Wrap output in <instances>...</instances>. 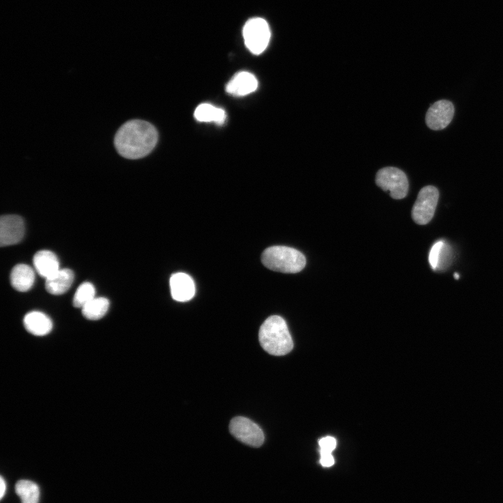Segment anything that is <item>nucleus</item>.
<instances>
[{
	"label": "nucleus",
	"instance_id": "4",
	"mask_svg": "<svg viewBox=\"0 0 503 503\" xmlns=\"http://www.w3.org/2000/svg\"><path fill=\"white\" fill-rule=\"evenodd\" d=\"M242 33L246 47L254 54L262 53L269 43L270 31L268 24L263 18L249 20L243 27Z\"/></svg>",
	"mask_w": 503,
	"mask_h": 503
},
{
	"label": "nucleus",
	"instance_id": "16",
	"mask_svg": "<svg viewBox=\"0 0 503 503\" xmlns=\"http://www.w3.org/2000/svg\"><path fill=\"white\" fill-rule=\"evenodd\" d=\"M452 256L451 248L448 243L440 240L435 242L429 253V263L433 270H442L448 267Z\"/></svg>",
	"mask_w": 503,
	"mask_h": 503
},
{
	"label": "nucleus",
	"instance_id": "13",
	"mask_svg": "<svg viewBox=\"0 0 503 503\" xmlns=\"http://www.w3.org/2000/svg\"><path fill=\"white\" fill-rule=\"evenodd\" d=\"M23 323L25 329L36 336L45 335L52 329L51 319L39 311L28 312L24 317Z\"/></svg>",
	"mask_w": 503,
	"mask_h": 503
},
{
	"label": "nucleus",
	"instance_id": "8",
	"mask_svg": "<svg viewBox=\"0 0 503 503\" xmlns=\"http://www.w3.org/2000/svg\"><path fill=\"white\" fill-rule=\"evenodd\" d=\"M24 224L21 217L15 214L3 215L0 219V245L1 247L18 243L23 238Z\"/></svg>",
	"mask_w": 503,
	"mask_h": 503
},
{
	"label": "nucleus",
	"instance_id": "2",
	"mask_svg": "<svg viewBox=\"0 0 503 503\" xmlns=\"http://www.w3.org/2000/svg\"><path fill=\"white\" fill-rule=\"evenodd\" d=\"M262 348L274 356H284L289 353L293 342L284 319L279 316H269L261 325L258 333Z\"/></svg>",
	"mask_w": 503,
	"mask_h": 503
},
{
	"label": "nucleus",
	"instance_id": "18",
	"mask_svg": "<svg viewBox=\"0 0 503 503\" xmlns=\"http://www.w3.org/2000/svg\"><path fill=\"white\" fill-rule=\"evenodd\" d=\"M110 305L109 300L103 297H95L83 307L82 315L89 320H98L105 316Z\"/></svg>",
	"mask_w": 503,
	"mask_h": 503
},
{
	"label": "nucleus",
	"instance_id": "21",
	"mask_svg": "<svg viewBox=\"0 0 503 503\" xmlns=\"http://www.w3.org/2000/svg\"><path fill=\"white\" fill-rule=\"evenodd\" d=\"M320 452L331 453L336 447L337 442L335 437L327 436L319 441Z\"/></svg>",
	"mask_w": 503,
	"mask_h": 503
},
{
	"label": "nucleus",
	"instance_id": "15",
	"mask_svg": "<svg viewBox=\"0 0 503 503\" xmlns=\"http://www.w3.org/2000/svg\"><path fill=\"white\" fill-rule=\"evenodd\" d=\"M74 279L73 271L68 268L59 269L45 279V289L52 295H61L71 287Z\"/></svg>",
	"mask_w": 503,
	"mask_h": 503
},
{
	"label": "nucleus",
	"instance_id": "17",
	"mask_svg": "<svg viewBox=\"0 0 503 503\" xmlns=\"http://www.w3.org/2000/svg\"><path fill=\"white\" fill-rule=\"evenodd\" d=\"M194 115L198 122H214L218 125L224 124L226 119L224 110L207 103L198 105Z\"/></svg>",
	"mask_w": 503,
	"mask_h": 503
},
{
	"label": "nucleus",
	"instance_id": "1",
	"mask_svg": "<svg viewBox=\"0 0 503 503\" xmlns=\"http://www.w3.org/2000/svg\"><path fill=\"white\" fill-rule=\"evenodd\" d=\"M157 141L158 132L153 124L131 119L119 126L113 137V146L122 158L137 160L150 154Z\"/></svg>",
	"mask_w": 503,
	"mask_h": 503
},
{
	"label": "nucleus",
	"instance_id": "12",
	"mask_svg": "<svg viewBox=\"0 0 503 503\" xmlns=\"http://www.w3.org/2000/svg\"><path fill=\"white\" fill-rule=\"evenodd\" d=\"M33 263L36 272L45 279L60 269L57 256L50 250L37 252L34 256Z\"/></svg>",
	"mask_w": 503,
	"mask_h": 503
},
{
	"label": "nucleus",
	"instance_id": "24",
	"mask_svg": "<svg viewBox=\"0 0 503 503\" xmlns=\"http://www.w3.org/2000/svg\"><path fill=\"white\" fill-rule=\"evenodd\" d=\"M454 276H455V279L459 278V275H458L457 273H455Z\"/></svg>",
	"mask_w": 503,
	"mask_h": 503
},
{
	"label": "nucleus",
	"instance_id": "14",
	"mask_svg": "<svg viewBox=\"0 0 503 503\" xmlns=\"http://www.w3.org/2000/svg\"><path fill=\"white\" fill-rule=\"evenodd\" d=\"M34 279V271L31 267L27 264H17L11 270L10 284L18 291L24 292L29 291L32 287Z\"/></svg>",
	"mask_w": 503,
	"mask_h": 503
},
{
	"label": "nucleus",
	"instance_id": "6",
	"mask_svg": "<svg viewBox=\"0 0 503 503\" xmlns=\"http://www.w3.org/2000/svg\"><path fill=\"white\" fill-rule=\"evenodd\" d=\"M439 199V191L434 186L422 188L411 210L413 220L418 224H428L433 217Z\"/></svg>",
	"mask_w": 503,
	"mask_h": 503
},
{
	"label": "nucleus",
	"instance_id": "3",
	"mask_svg": "<svg viewBox=\"0 0 503 503\" xmlns=\"http://www.w3.org/2000/svg\"><path fill=\"white\" fill-rule=\"evenodd\" d=\"M261 261L268 269L284 273L298 272L306 264V258L300 252L286 246H272L265 249Z\"/></svg>",
	"mask_w": 503,
	"mask_h": 503
},
{
	"label": "nucleus",
	"instance_id": "11",
	"mask_svg": "<svg viewBox=\"0 0 503 503\" xmlns=\"http://www.w3.org/2000/svg\"><path fill=\"white\" fill-rule=\"evenodd\" d=\"M258 87V80L251 73L241 71L236 73L226 85V91L233 96L249 94Z\"/></svg>",
	"mask_w": 503,
	"mask_h": 503
},
{
	"label": "nucleus",
	"instance_id": "19",
	"mask_svg": "<svg viewBox=\"0 0 503 503\" xmlns=\"http://www.w3.org/2000/svg\"><path fill=\"white\" fill-rule=\"evenodd\" d=\"M15 489L22 503H38L39 488L35 483L29 480H20L16 483Z\"/></svg>",
	"mask_w": 503,
	"mask_h": 503
},
{
	"label": "nucleus",
	"instance_id": "7",
	"mask_svg": "<svg viewBox=\"0 0 503 503\" xmlns=\"http://www.w3.org/2000/svg\"><path fill=\"white\" fill-rule=\"evenodd\" d=\"M229 430L233 437L247 445L259 447L263 444V430L256 423L247 418L236 416L231 419Z\"/></svg>",
	"mask_w": 503,
	"mask_h": 503
},
{
	"label": "nucleus",
	"instance_id": "22",
	"mask_svg": "<svg viewBox=\"0 0 503 503\" xmlns=\"http://www.w3.org/2000/svg\"><path fill=\"white\" fill-rule=\"evenodd\" d=\"M320 462L324 467H330L334 464V458L331 453L320 452Z\"/></svg>",
	"mask_w": 503,
	"mask_h": 503
},
{
	"label": "nucleus",
	"instance_id": "10",
	"mask_svg": "<svg viewBox=\"0 0 503 503\" xmlns=\"http://www.w3.org/2000/svg\"><path fill=\"white\" fill-rule=\"evenodd\" d=\"M170 286L172 298L177 301H188L195 295L194 280L186 273L177 272L172 275Z\"/></svg>",
	"mask_w": 503,
	"mask_h": 503
},
{
	"label": "nucleus",
	"instance_id": "9",
	"mask_svg": "<svg viewBox=\"0 0 503 503\" xmlns=\"http://www.w3.org/2000/svg\"><path fill=\"white\" fill-rule=\"evenodd\" d=\"M454 115V107L447 100H439L428 108L425 122L427 126L432 130H441L446 127L451 122Z\"/></svg>",
	"mask_w": 503,
	"mask_h": 503
},
{
	"label": "nucleus",
	"instance_id": "5",
	"mask_svg": "<svg viewBox=\"0 0 503 503\" xmlns=\"http://www.w3.org/2000/svg\"><path fill=\"white\" fill-rule=\"evenodd\" d=\"M376 184L388 191L394 199L404 198L408 192V180L405 173L395 167H385L377 173Z\"/></svg>",
	"mask_w": 503,
	"mask_h": 503
},
{
	"label": "nucleus",
	"instance_id": "23",
	"mask_svg": "<svg viewBox=\"0 0 503 503\" xmlns=\"http://www.w3.org/2000/svg\"><path fill=\"white\" fill-rule=\"evenodd\" d=\"M6 490V485L4 479L1 476L0 481V498L2 499Z\"/></svg>",
	"mask_w": 503,
	"mask_h": 503
},
{
	"label": "nucleus",
	"instance_id": "20",
	"mask_svg": "<svg viewBox=\"0 0 503 503\" xmlns=\"http://www.w3.org/2000/svg\"><path fill=\"white\" fill-rule=\"evenodd\" d=\"M96 291L90 282H84L77 289L73 304L75 307H83L87 303L95 298Z\"/></svg>",
	"mask_w": 503,
	"mask_h": 503
}]
</instances>
